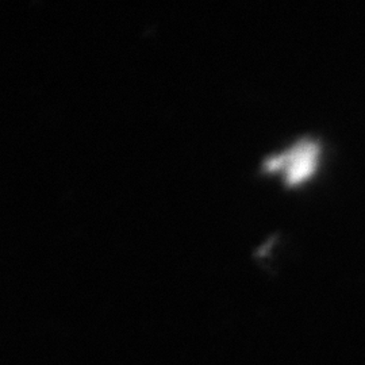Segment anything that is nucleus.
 Masks as SVG:
<instances>
[{
  "label": "nucleus",
  "instance_id": "f257e3e1",
  "mask_svg": "<svg viewBox=\"0 0 365 365\" xmlns=\"http://www.w3.org/2000/svg\"><path fill=\"white\" fill-rule=\"evenodd\" d=\"M319 148L313 140L303 138L297 141L286 152L268 157L264 161L267 170H283V179L288 185H295L307 179L314 170L318 160Z\"/></svg>",
  "mask_w": 365,
  "mask_h": 365
}]
</instances>
